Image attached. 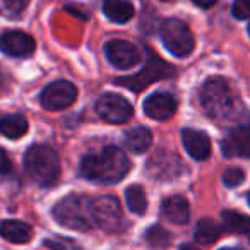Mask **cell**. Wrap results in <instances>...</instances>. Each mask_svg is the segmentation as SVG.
<instances>
[{
    "instance_id": "21",
    "label": "cell",
    "mask_w": 250,
    "mask_h": 250,
    "mask_svg": "<svg viewBox=\"0 0 250 250\" xmlns=\"http://www.w3.org/2000/svg\"><path fill=\"white\" fill-rule=\"evenodd\" d=\"M221 216H223V228H225V231L250 236V216H245L242 212H235V211H225Z\"/></svg>"
},
{
    "instance_id": "31",
    "label": "cell",
    "mask_w": 250,
    "mask_h": 250,
    "mask_svg": "<svg viewBox=\"0 0 250 250\" xmlns=\"http://www.w3.org/2000/svg\"><path fill=\"white\" fill-rule=\"evenodd\" d=\"M2 81H4V72H2V69H0V84H2Z\"/></svg>"
},
{
    "instance_id": "4",
    "label": "cell",
    "mask_w": 250,
    "mask_h": 250,
    "mask_svg": "<svg viewBox=\"0 0 250 250\" xmlns=\"http://www.w3.org/2000/svg\"><path fill=\"white\" fill-rule=\"evenodd\" d=\"M24 168L33 182L42 187H52L60 177V160L52 147L33 146L24 156Z\"/></svg>"
},
{
    "instance_id": "12",
    "label": "cell",
    "mask_w": 250,
    "mask_h": 250,
    "mask_svg": "<svg viewBox=\"0 0 250 250\" xmlns=\"http://www.w3.org/2000/svg\"><path fill=\"white\" fill-rule=\"evenodd\" d=\"M143 108L153 120H168L177 110V100L170 93H154L146 98Z\"/></svg>"
},
{
    "instance_id": "11",
    "label": "cell",
    "mask_w": 250,
    "mask_h": 250,
    "mask_svg": "<svg viewBox=\"0 0 250 250\" xmlns=\"http://www.w3.org/2000/svg\"><path fill=\"white\" fill-rule=\"evenodd\" d=\"M35 48L36 43L33 36L24 31H5L0 36V50L11 57H28Z\"/></svg>"
},
{
    "instance_id": "2",
    "label": "cell",
    "mask_w": 250,
    "mask_h": 250,
    "mask_svg": "<svg viewBox=\"0 0 250 250\" xmlns=\"http://www.w3.org/2000/svg\"><path fill=\"white\" fill-rule=\"evenodd\" d=\"M130 170L129 158L115 146L86 154L81 161V175L100 184H117Z\"/></svg>"
},
{
    "instance_id": "23",
    "label": "cell",
    "mask_w": 250,
    "mask_h": 250,
    "mask_svg": "<svg viewBox=\"0 0 250 250\" xmlns=\"http://www.w3.org/2000/svg\"><path fill=\"white\" fill-rule=\"evenodd\" d=\"M125 199H127V206L132 212L136 214H144L147 209V197L146 192L141 185H130L125 190Z\"/></svg>"
},
{
    "instance_id": "29",
    "label": "cell",
    "mask_w": 250,
    "mask_h": 250,
    "mask_svg": "<svg viewBox=\"0 0 250 250\" xmlns=\"http://www.w3.org/2000/svg\"><path fill=\"white\" fill-rule=\"evenodd\" d=\"M197 7H202V9H208V7H212V5L218 2V0H192Z\"/></svg>"
},
{
    "instance_id": "6",
    "label": "cell",
    "mask_w": 250,
    "mask_h": 250,
    "mask_svg": "<svg viewBox=\"0 0 250 250\" xmlns=\"http://www.w3.org/2000/svg\"><path fill=\"white\" fill-rule=\"evenodd\" d=\"M147 55L149 57H147V62L144 65L143 72L129 77H118V79H115V83L118 86L129 87L132 91H141L149 86L151 83H154V81L165 79V77H170L173 74V67L163 62L158 55H154L153 52H147Z\"/></svg>"
},
{
    "instance_id": "26",
    "label": "cell",
    "mask_w": 250,
    "mask_h": 250,
    "mask_svg": "<svg viewBox=\"0 0 250 250\" xmlns=\"http://www.w3.org/2000/svg\"><path fill=\"white\" fill-rule=\"evenodd\" d=\"M243 180H245V173L240 168H228L223 173V182L226 187H238Z\"/></svg>"
},
{
    "instance_id": "33",
    "label": "cell",
    "mask_w": 250,
    "mask_h": 250,
    "mask_svg": "<svg viewBox=\"0 0 250 250\" xmlns=\"http://www.w3.org/2000/svg\"><path fill=\"white\" fill-rule=\"evenodd\" d=\"M161 2H171V0H161Z\"/></svg>"
},
{
    "instance_id": "30",
    "label": "cell",
    "mask_w": 250,
    "mask_h": 250,
    "mask_svg": "<svg viewBox=\"0 0 250 250\" xmlns=\"http://www.w3.org/2000/svg\"><path fill=\"white\" fill-rule=\"evenodd\" d=\"M182 250H201V249H197V247H194V245H190V243H187V245H182Z\"/></svg>"
},
{
    "instance_id": "35",
    "label": "cell",
    "mask_w": 250,
    "mask_h": 250,
    "mask_svg": "<svg viewBox=\"0 0 250 250\" xmlns=\"http://www.w3.org/2000/svg\"><path fill=\"white\" fill-rule=\"evenodd\" d=\"M249 35H250V24H249Z\"/></svg>"
},
{
    "instance_id": "16",
    "label": "cell",
    "mask_w": 250,
    "mask_h": 250,
    "mask_svg": "<svg viewBox=\"0 0 250 250\" xmlns=\"http://www.w3.org/2000/svg\"><path fill=\"white\" fill-rule=\"evenodd\" d=\"M147 170L153 177L158 178H175L182 173V163L173 154L154 156L147 165Z\"/></svg>"
},
{
    "instance_id": "25",
    "label": "cell",
    "mask_w": 250,
    "mask_h": 250,
    "mask_svg": "<svg viewBox=\"0 0 250 250\" xmlns=\"http://www.w3.org/2000/svg\"><path fill=\"white\" fill-rule=\"evenodd\" d=\"M146 240L153 247H167L171 242V235L161 226H153V228L147 229Z\"/></svg>"
},
{
    "instance_id": "13",
    "label": "cell",
    "mask_w": 250,
    "mask_h": 250,
    "mask_svg": "<svg viewBox=\"0 0 250 250\" xmlns=\"http://www.w3.org/2000/svg\"><path fill=\"white\" fill-rule=\"evenodd\" d=\"M182 143H184L187 153L197 161L208 160L209 154H211V139H209L208 134L201 132V130L185 129L182 132Z\"/></svg>"
},
{
    "instance_id": "9",
    "label": "cell",
    "mask_w": 250,
    "mask_h": 250,
    "mask_svg": "<svg viewBox=\"0 0 250 250\" xmlns=\"http://www.w3.org/2000/svg\"><path fill=\"white\" fill-rule=\"evenodd\" d=\"M96 111L104 122L110 124H125L132 117V104L125 98L113 93H106L98 100Z\"/></svg>"
},
{
    "instance_id": "22",
    "label": "cell",
    "mask_w": 250,
    "mask_h": 250,
    "mask_svg": "<svg viewBox=\"0 0 250 250\" xmlns=\"http://www.w3.org/2000/svg\"><path fill=\"white\" fill-rule=\"evenodd\" d=\"M219 235H221V229L218 228V225L212 219L202 218L195 226V240L202 245H209V243L216 242Z\"/></svg>"
},
{
    "instance_id": "28",
    "label": "cell",
    "mask_w": 250,
    "mask_h": 250,
    "mask_svg": "<svg viewBox=\"0 0 250 250\" xmlns=\"http://www.w3.org/2000/svg\"><path fill=\"white\" fill-rule=\"evenodd\" d=\"M12 168V163H11V158L7 156V153H5L2 147H0V175L4 173H9Z\"/></svg>"
},
{
    "instance_id": "19",
    "label": "cell",
    "mask_w": 250,
    "mask_h": 250,
    "mask_svg": "<svg viewBox=\"0 0 250 250\" xmlns=\"http://www.w3.org/2000/svg\"><path fill=\"white\" fill-rule=\"evenodd\" d=\"M125 144L132 153H146L153 144V134L146 127H136L125 132Z\"/></svg>"
},
{
    "instance_id": "18",
    "label": "cell",
    "mask_w": 250,
    "mask_h": 250,
    "mask_svg": "<svg viewBox=\"0 0 250 250\" xmlns=\"http://www.w3.org/2000/svg\"><path fill=\"white\" fill-rule=\"evenodd\" d=\"M103 12L110 21L125 24L134 18V5L127 0H104Z\"/></svg>"
},
{
    "instance_id": "3",
    "label": "cell",
    "mask_w": 250,
    "mask_h": 250,
    "mask_svg": "<svg viewBox=\"0 0 250 250\" xmlns=\"http://www.w3.org/2000/svg\"><path fill=\"white\" fill-rule=\"evenodd\" d=\"M93 199L87 195L70 194L53 208V216L62 226L76 231H87L94 226Z\"/></svg>"
},
{
    "instance_id": "1",
    "label": "cell",
    "mask_w": 250,
    "mask_h": 250,
    "mask_svg": "<svg viewBox=\"0 0 250 250\" xmlns=\"http://www.w3.org/2000/svg\"><path fill=\"white\" fill-rule=\"evenodd\" d=\"M201 104L218 122H236L245 115V106L229 83L223 77H211L201 89Z\"/></svg>"
},
{
    "instance_id": "7",
    "label": "cell",
    "mask_w": 250,
    "mask_h": 250,
    "mask_svg": "<svg viewBox=\"0 0 250 250\" xmlns=\"http://www.w3.org/2000/svg\"><path fill=\"white\" fill-rule=\"evenodd\" d=\"M93 221L104 231H120L124 226V214H122L120 202L115 197L104 195V197L93 199Z\"/></svg>"
},
{
    "instance_id": "27",
    "label": "cell",
    "mask_w": 250,
    "mask_h": 250,
    "mask_svg": "<svg viewBox=\"0 0 250 250\" xmlns=\"http://www.w3.org/2000/svg\"><path fill=\"white\" fill-rule=\"evenodd\" d=\"M233 16L236 19L250 18V0H235L233 4Z\"/></svg>"
},
{
    "instance_id": "14",
    "label": "cell",
    "mask_w": 250,
    "mask_h": 250,
    "mask_svg": "<svg viewBox=\"0 0 250 250\" xmlns=\"http://www.w3.org/2000/svg\"><path fill=\"white\" fill-rule=\"evenodd\" d=\"M223 153L229 158H250V127H238L233 130L223 143Z\"/></svg>"
},
{
    "instance_id": "15",
    "label": "cell",
    "mask_w": 250,
    "mask_h": 250,
    "mask_svg": "<svg viewBox=\"0 0 250 250\" xmlns=\"http://www.w3.org/2000/svg\"><path fill=\"white\" fill-rule=\"evenodd\" d=\"M161 214L175 225H185L190 218V206L188 201L182 195H171L165 199L161 204Z\"/></svg>"
},
{
    "instance_id": "32",
    "label": "cell",
    "mask_w": 250,
    "mask_h": 250,
    "mask_svg": "<svg viewBox=\"0 0 250 250\" xmlns=\"http://www.w3.org/2000/svg\"><path fill=\"white\" fill-rule=\"evenodd\" d=\"M221 250H240V249H233V247H228V249H221Z\"/></svg>"
},
{
    "instance_id": "34",
    "label": "cell",
    "mask_w": 250,
    "mask_h": 250,
    "mask_svg": "<svg viewBox=\"0 0 250 250\" xmlns=\"http://www.w3.org/2000/svg\"><path fill=\"white\" fill-rule=\"evenodd\" d=\"M249 204H250V194H249Z\"/></svg>"
},
{
    "instance_id": "24",
    "label": "cell",
    "mask_w": 250,
    "mask_h": 250,
    "mask_svg": "<svg viewBox=\"0 0 250 250\" xmlns=\"http://www.w3.org/2000/svg\"><path fill=\"white\" fill-rule=\"evenodd\" d=\"M28 2L24 0H0V16L4 18H18L26 9Z\"/></svg>"
},
{
    "instance_id": "5",
    "label": "cell",
    "mask_w": 250,
    "mask_h": 250,
    "mask_svg": "<svg viewBox=\"0 0 250 250\" xmlns=\"http://www.w3.org/2000/svg\"><path fill=\"white\" fill-rule=\"evenodd\" d=\"M163 45L175 57H187L194 50V35L180 19H167L160 28Z\"/></svg>"
},
{
    "instance_id": "17",
    "label": "cell",
    "mask_w": 250,
    "mask_h": 250,
    "mask_svg": "<svg viewBox=\"0 0 250 250\" xmlns=\"http://www.w3.org/2000/svg\"><path fill=\"white\" fill-rule=\"evenodd\" d=\"M0 235L11 243H28L33 238V229L29 225L18 219H7L0 225Z\"/></svg>"
},
{
    "instance_id": "10",
    "label": "cell",
    "mask_w": 250,
    "mask_h": 250,
    "mask_svg": "<svg viewBox=\"0 0 250 250\" xmlns=\"http://www.w3.org/2000/svg\"><path fill=\"white\" fill-rule=\"evenodd\" d=\"M104 53H106L111 65L122 70L132 69L143 60L141 50L134 43L125 42V40H111V42H108L106 46H104Z\"/></svg>"
},
{
    "instance_id": "8",
    "label": "cell",
    "mask_w": 250,
    "mask_h": 250,
    "mask_svg": "<svg viewBox=\"0 0 250 250\" xmlns=\"http://www.w3.org/2000/svg\"><path fill=\"white\" fill-rule=\"evenodd\" d=\"M77 98V87L69 81H55V83L48 84L45 89L42 91V106L50 111H59L65 110L76 101Z\"/></svg>"
},
{
    "instance_id": "36",
    "label": "cell",
    "mask_w": 250,
    "mask_h": 250,
    "mask_svg": "<svg viewBox=\"0 0 250 250\" xmlns=\"http://www.w3.org/2000/svg\"><path fill=\"white\" fill-rule=\"evenodd\" d=\"M24 2H29V0H24Z\"/></svg>"
},
{
    "instance_id": "20",
    "label": "cell",
    "mask_w": 250,
    "mask_h": 250,
    "mask_svg": "<svg viewBox=\"0 0 250 250\" xmlns=\"http://www.w3.org/2000/svg\"><path fill=\"white\" fill-rule=\"evenodd\" d=\"M0 132L9 139H19L28 132V120L22 115H7L0 120Z\"/></svg>"
}]
</instances>
